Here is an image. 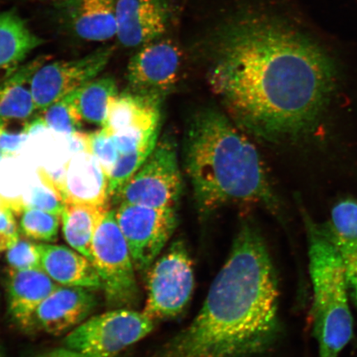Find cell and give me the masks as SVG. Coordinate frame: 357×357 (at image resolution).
Returning a JSON list of instances; mask_svg holds the SVG:
<instances>
[{
    "label": "cell",
    "mask_w": 357,
    "mask_h": 357,
    "mask_svg": "<svg viewBox=\"0 0 357 357\" xmlns=\"http://www.w3.org/2000/svg\"><path fill=\"white\" fill-rule=\"evenodd\" d=\"M184 160L201 218L235 204L262 205L280 213V199L260 153L227 114L205 108L193 115L186 129Z\"/></svg>",
    "instance_id": "3957f363"
},
{
    "label": "cell",
    "mask_w": 357,
    "mask_h": 357,
    "mask_svg": "<svg viewBox=\"0 0 357 357\" xmlns=\"http://www.w3.org/2000/svg\"><path fill=\"white\" fill-rule=\"evenodd\" d=\"M194 287L188 249L183 241L176 240L147 272L144 314L154 322L178 318L188 306Z\"/></svg>",
    "instance_id": "8992f818"
},
{
    "label": "cell",
    "mask_w": 357,
    "mask_h": 357,
    "mask_svg": "<svg viewBox=\"0 0 357 357\" xmlns=\"http://www.w3.org/2000/svg\"><path fill=\"white\" fill-rule=\"evenodd\" d=\"M182 192L176 142L172 136L164 135L141 167L111 199L116 205L177 208Z\"/></svg>",
    "instance_id": "5b68a950"
},
{
    "label": "cell",
    "mask_w": 357,
    "mask_h": 357,
    "mask_svg": "<svg viewBox=\"0 0 357 357\" xmlns=\"http://www.w3.org/2000/svg\"><path fill=\"white\" fill-rule=\"evenodd\" d=\"M322 229L341 258L350 296L357 309V200L339 201Z\"/></svg>",
    "instance_id": "2e32d148"
},
{
    "label": "cell",
    "mask_w": 357,
    "mask_h": 357,
    "mask_svg": "<svg viewBox=\"0 0 357 357\" xmlns=\"http://www.w3.org/2000/svg\"><path fill=\"white\" fill-rule=\"evenodd\" d=\"M8 123L0 120V151L10 156L21 149L29 134L25 128L19 132L11 131L8 128Z\"/></svg>",
    "instance_id": "f546056e"
},
{
    "label": "cell",
    "mask_w": 357,
    "mask_h": 357,
    "mask_svg": "<svg viewBox=\"0 0 357 357\" xmlns=\"http://www.w3.org/2000/svg\"><path fill=\"white\" fill-rule=\"evenodd\" d=\"M75 136L82 142L84 151L99 160L109 178L119 155L113 134L108 129L101 128L100 130L89 134L79 132Z\"/></svg>",
    "instance_id": "4316f807"
},
{
    "label": "cell",
    "mask_w": 357,
    "mask_h": 357,
    "mask_svg": "<svg viewBox=\"0 0 357 357\" xmlns=\"http://www.w3.org/2000/svg\"><path fill=\"white\" fill-rule=\"evenodd\" d=\"M49 61L39 56L24 63L10 77L0 83V120L24 122L38 111L32 91V79L36 71Z\"/></svg>",
    "instance_id": "ffe728a7"
},
{
    "label": "cell",
    "mask_w": 357,
    "mask_h": 357,
    "mask_svg": "<svg viewBox=\"0 0 357 357\" xmlns=\"http://www.w3.org/2000/svg\"><path fill=\"white\" fill-rule=\"evenodd\" d=\"M144 312L119 309L93 317L67 335L70 349L98 357H114L135 344L154 328Z\"/></svg>",
    "instance_id": "ba28073f"
},
{
    "label": "cell",
    "mask_w": 357,
    "mask_h": 357,
    "mask_svg": "<svg viewBox=\"0 0 357 357\" xmlns=\"http://www.w3.org/2000/svg\"><path fill=\"white\" fill-rule=\"evenodd\" d=\"M206 46L209 86L241 130L278 144L318 125L336 88V70L287 22L241 13L218 26Z\"/></svg>",
    "instance_id": "6da1fadb"
},
{
    "label": "cell",
    "mask_w": 357,
    "mask_h": 357,
    "mask_svg": "<svg viewBox=\"0 0 357 357\" xmlns=\"http://www.w3.org/2000/svg\"><path fill=\"white\" fill-rule=\"evenodd\" d=\"M119 95L111 77L96 78L74 92L75 102L83 121L105 127L112 100Z\"/></svg>",
    "instance_id": "603a6c76"
},
{
    "label": "cell",
    "mask_w": 357,
    "mask_h": 357,
    "mask_svg": "<svg viewBox=\"0 0 357 357\" xmlns=\"http://www.w3.org/2000/svg\"><path fill=\"white\" fill-rule=\"evenodd\" d=\"M114 212L135 270L149 272L176 229L177 208L119 204Z\"/></svg>",
    "instance_id": "9c48e42d"
},
{
    "label": "cell",
    "mask_w": 357,
    "mask_h": 357,
    "mask_svg": "<svg viewBox=\"0 0 357 357\" xmlns=\"http://www.w3.org/2000/svg\"><path fill=\"white\" fill-rule=\"evenodd\" d=\"M171 13L169 0H118L116 38L124 47L144 46L166 33Z\"/></svg>",
    "instance_id": "4fadbf2b"
},
{
    "label": "cell",
    "mask_w": 357,
    "mask_h": 357,
    "mask_svg": "<svg viewBox=\"0 0 357 357\" xmlns=\"http://www.w3.org/2000/svg\"><path fill=\"white\" fill-rule=\"evenodd\" d=\"M118 0H52L58 24L82 41L102 43L117 36Z\"/></svg>",
    "instance_id": "7c38bea8"
},
{
    "label": "cell",
    "mask_w": 357,
    "mask_h": 357,
    "mask_svg": "<svg viewBox=\"0 0 357 357\" xmlns=\"http://www.w3.org/2000/svg\"><path fill=\"white\" fill-rule=\"evenodd\" d=\"M163 100L128 91L111 100L105 127L112 133L159 130Z\"/></svg>",
    "instance_id": "e0dca14e"
},
{
    "label": "cell",
    "mask_w": 357,
    "mask_h": 357,
    "mask_svg": "<svg viewBox=\"0 0 357 357\" xmlns=\"http://www.w3.org/2000/svg\"><path fill=\"white\" fill-rule=\"evenodd\" d=\"M13 199L4 198L3 196L1 194H0V205H7V206H10L13 209Z\"/></svg>",
    "instance_id": "1f68e13d"
},
{
    "label": "cell",
    "mask_w": 357,
    "mask_h": 357,
    "mask_svg": "<svg viewBox=\"0 0 357 357\" xmlns=\"http://www.w3.org/2000/svg\"><path fill=\"white\" fill-rule=\"evenodd\" d=\"M7 252V262L10 271L42 269L38 245L29 241L19 239Z\"/></svg>",
    "instance_id": "83f0119b"
},
{
    "label": "cell",
    "mask_w": 357,
    "mask_h": 357,
    "mask_svg": "<svg viewBox=\"0 0 357 357\" xmlns=\"http://www.w3.org/2000/svg\"><path fill=\"white\" fill-rule=\"evenodd\" d=\"M109 205L66 202L61 213L62 231L71 248L91 261V247L98 227Z\"/></svg>",
    "instance_id": "7402d4cb"
},
{
    "label": "cell",
    "mask_w": 357,
    "mask_h": 357,
    "mask_svg": "<svg viewBox=\"0 0 357 357\" xmlns=\"http://www.w3.org/2000/svg\"><path fill=\"white\" fill-rule=\"evenodd\" d=\"M37 357H98L91 356L83 352L70 349V348H58L50 351L45 352Z\"/></svg>",
    "instance_id": "4dcf8cb0"
},
{
    "label": "cell",
    "mask_w": 357,
    "mask_h": 357,
    "mask_svg": "<svg viewBox=\"0 0 357 357\" xmlns=\"http://www.w3.org/2000/svg\"><path fill=\"white\" fill-rule=\"evenodd\" d=\"M43 43L16 10L0 12V83Z\"/></svg>",
    "instance_id": "44dd1931"
},
{
    "label": "cell",
    "mask_w": 357,
    "mask_h": 357,
    "mask_svg": "<svg viewBox=\"0 0 357 357\" xmlns=\"http://www.w3.org/2000/svg\"><path fill=\"white\" fill-rule=\"evenodd\" d=\"M58 288L42 270L10 271L8 310L13 319L22 327H33L36 311Z\"/></svg>",
    "instance_id": "d6986e66"
},
{
    "label": "cell",
    "mask_w": 357,
    "mask_h": 357,
    "mask_svg": "<svg viewBox=\"0 0 357 357\" xmlns=\"http://www.w3.org/2000/svg\"><path fill=\"white\" fill-rule=\"evenodd\" d=\"M38 176L41 185L35 186L24 201V208L38 209L61 216L65 206L61 183L52 178L44 169H40Z\"/></svg>",
    "instance_id": "cb8c5ba5"
},
{
    "label": "cell",
    "mask_w": 357,
    "mask_h": 357,
    "mask_svg": "<svg viewBox=\"0 0 357 357\" xmlns=\"http://www.w3.org/2000/svg\"><path fill=\"white\" fill-rule=\"evenodd\" d=\"M42 270L65 287L102 289L99 274L91 260L63 245L38 244Z\"/></svg>",
    "instance_id": "ac0fdd59"
},
{
    "label": "cell",
    "mask_w": 357,
    "mask_h": 357,
    "mask_svg": "<svg viewBox=\"0 0 357 357\" xmlns=\"http://www.w3.org/2000/svg\"><path fill=\"white\" fill-rule=\"evenodd\" d=\"M278 274L264 236L243 218L197 315L153 357H257L281 332Z\"/></svg>",
    "instance_id": "7a4b0ae2"
},
{
    "label": "cell",
    "mask_w": 357,
    "mask_h": 357,
    "mask_svg": "<svg viewBox=\"0 0 357 357\" xmlns=\"http://www.w3.org/2000/svg\"><path fill=\"white\" fill-rule=\"evenodd\" d=\"M15 213L7 205H0V252L8 251L20 239Z\"/></svg>",
    "instance_id": "f1b7e54d"
},
{
    "label": "cell",
    "mask_w": 357,
    "mask_h": 357,
    "mask_svg": "<svg viewBox=\"0 0 357 357\" xmlns=\"http://www.w3.org/2000/svg\"><path fill=\"white\" fill-rule=\"evenodd\" d=\"M114 47L96 49L79 59L46 62L36 71L32 91L38 111L77 91L104 70L113 56Z\"/></svg>",
    "instance_id": "30bf717a"
},
{
    "label": "cell",
    "mask_w": 357,
    "mask_h": 357,
    "mask_svg": "<svg viewBox=\"0 0 357 357\" xmlns=\"http://www.w3.org/2000/svg\"><path fill=\"white\" fill-rule=\"evenodd\" d=\"M181 54L175 44L155 40L140 47L129 61L128 89L164 100L180 77Z\"/></svg>",
    "instance_id": "8fae6325"
},
{
    "label": "cell",
    "mask_w": 357,
    "mask_h": 357,
    "mask_svg": "<svg viewBox=\"0 0 357 357\" xmlns=\"http://www.w3.org/2000/svg\"><path fill=\"white\" fill-rule=\"evenodd\" d=\"M109 178L95 156L83 151L66 163L62 189L65 203L109 205Z\"/></svg>",
    "instance_id": "9a60e30c"
},
{
    "label": "cell",
    "mask_w": 357,
    "mask_h": 357,
    "mask_svg": "<svg viewBox=\"0 0 357 357\" xmlns=\"http://www.w3.org/2000/svg\"><path fill=\"white\" fill-rule=\"evenodd\" d=\"M61 218L38 209L24 208L21 213L20 229L26 238L43 243L56 242Z\"/></svg>",
    "instance_id": "484cf974"
},
{
    "label": "cell",
    "mask_w": 357,
    "mask_h": 357,
    "mask_svg": "<svg viewBox=\"0 0 357 357\" xmlns=\"http://www.w3.org/2000/svg\"><path fill=\"white\" fill-rule=\"evenodd\" d=\"M309 241L314 292L312 326L319 357H338L354 336V319L344 267L322 227L302 209Z\"/></svg>",
    "instance_id": "277c9868"
},
{
    "label": "cell",
    "mask_w": 357,
    "mask_h": 357,
    "mask_svg": "<svg viewBox=\"0 0 357 357\" xmlns=\"http://www.w3.org/2000/svg\"><path fill=\"white\" fill-rule=\"evenodd\" d=\"M41 112V117L47 128L57 132L75 136L82 127L84 121L75 105L74 92Z\"/></svg>",
    "instance_id": "d4e9b609"
},
{
    "label": "cell",
    "mask_w": 357,
    "mask_h": 357,
    "mask_svg": "<svg viewBox=\"0 0 357 357\" xmlns=\"http://www.w3.org/2000/svg\"><path fill=\"white\" fill-rule=\"evenodd\" d=\"M96 305L91 289L58 287L36 311L33 326L49 334L61 335L83 322Z\"/></svg>",
    "instance_id": "5bb4252c"
},
{
    "label": "cell",
    "mask_w": 357,
    "mask_h": 357,
    "mask_svg": "<svg viewBox=\"0 0 357 357\" xmlns=\"http://www.w3.org/2000/svg\"><path fill=\"white\" fill-rule=\"evenodd\" d=\"M91 261L105 290L107 300L120 309L137 305L139 288L126 240L115 218L109 211L93 236Z\"/></svg>",
    "instance_id": "52a82bcc"
}]
</instances>
